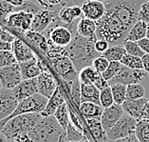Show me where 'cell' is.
I'll use <instances>...</instances> for the list:
<instances>
[{"label":"cell","instance_id":"1","mask_svg":"<svg viewBox=\"0 0 149 142\" xmlns=\"http://www.w3.org/2000/svg\"><path fill=\"white\" fill-rule=\"evenodd\" d=\"M97 39L96 35L92 37H83L77 32L73 35L70 44L66 47L68 56L74 63L78 72L85 67L92 66L94 59L101 56L95 49Z\"/></svg>","mask_w":149,"mask_h":142},{"label":"cell","instance_id":"2","mask_svg":"<svg viewBox=\"0 0 149 142\" xmlns=\"http://www.w3.org/2000/svg\"><path fill=\"white\" fill-rule=\"evenodd\" d=\"M128 32L125 25L110 11L107 10L104 15L97 21V38L107 40L110 46L123 45Z\"/></svg>","mask_w":149,"mask_h":142},{"label":"cell","instance_id":"3","mask_svg":"<svg viewBox=\"0 0 149 142\" xmlns=\"http://www.w3.org/2000/svg\"><path fill=\"white\" fill-rule=\"evenodd\" d=\"M145 1L147 0H107L104 5L130 30L140 20V11Z\"/></svg>","mask_w":149,"mask_h":142},{"label":"cell","instance_id":"4","mask_svg":"<svg viewBox=\"0 0 149 142\" xmlns=\"http://www.w3.org/2000/svg\"><path fill=\"white\" fill-rule=\"evenodd\" d=\"M64 132L54 115H42L37 124L30 130L34 142H59Z\"/></svg>","mask_w":149,"mask_h":142},{"label":"cell","instance_id":"5","mask_svg":"<svg viewBox=\"0 0 149 142\" xmlns=\"http://www.w3.org/2000/svg\"><path fill=\"white\" fill-rule=\"evenodd\" d=\"M41 117L42 115L36 114V112L17 115L6 122L0 129V132L8 138L9 141H13L14 137L19 134L31 130L37 124Z\"/></svg>","mask_w":149,"mask_h":142},{"label":"cell","instance_id":"6","mask_svg":"<svg viewBox=\"0 0 149 142\" xmlns=\"http://www.w3.org/2000/svg\"><path fill=\"white\" fill-rule=\"evenodd\" d=\"M49 98L42 96L41 93H36L33 96L26 98L22 101H20L18 104L17 108L15 109L12 115L8 116L7 118L0 120V129L2 128V126L5 124L6 122H8L9 120L15 117L17 115H25V114H31V112H36V114H42L47 107L48 104Z\"/></svg>","mask_w":149,"mask_h":142},{"label":"cell","instance_id":"7","mask_svg":"<svg viewBox=\"0 0 149 142\" xmlns=\"http://www.w3.org/2000/svg\"><path fill=\"white\" fill-rule=\"evenodd\" d=\"M137 123L138 119L127 114H125L110 130L107 131V136L109 140L115 141L136 134Z\"/></svg>","mask_w":149,"mask_h":142},{"label":"cell","instance_id":"8","mask_svg":"<svg viewBox=\"0 0 149 142\" xmlns=\"http://www.w3.org/2000/svg\"><path fill=\"white\" fill-rule=\"evenodd\" d=\"M43 34L48 38L49 43L61 47H68L73 39V34L66 25L52 23Z\"/></svg>","mask_w":149,"mask_h":142},{"label":"cell","instance_id":"9","mask_svg":"<svg viewBox=\"0 0 149 142\" xmlns=\"http://www.w3.org/2000/svg\"><path fill=\"white\" fill-rule=\"evenodd\" d=\"M148 77V72L144 70H135V69H130L123 65L121 71L119 72L117 75H115L113 78L108 80V85L114 84H125L130 85L139 83L143 80Z\"/></svg>","mask_w":149,"mask_h":142},{"label":"cell","instance_id":"10","mask_svg":"<svg viewBox=\"0 0 149 142\" xmlns=\"http://www.w3.org/2000/svg\"><path fill=\"white\" fill-rule=\"evenodd\" d=\"M50 61H52L54 70L66 82L79 79V72L68 56L54 58V59H50Z\"/></svg>","mask_w":149,"mask_h":142},{"label":"cell","instance_id":"11","mask_svg":"<svg viewBox=\"0 0 149 142\" xmlns=\"http://www.w3.org/2000/svg\"><path fill=\"white\" fill-rule=\"evenodd\" d=\"M0 80L5 89H13L23 80L19 62L0 69Z\"/></svg>","mask_w":149,"mask_h":142},{"label":"cell","instance_id":"12","mask_svg":"<svg viewBox=\"0 0 149 142\" xmlns=\"http://www.w3.org/2000/svg\"><path fill=\"white\" fill-rule=\"evenodd\" d=\"M57 10H49V9H42L38 13L34 14L33 20H32L31 26L30 30L38 32H44L49 26L52 23V21L55 19L58 15Z\"/></svg>","mask_w":149,"mask_h":142},{"label":"cell","instance_id":"13","mask_svg":"<svg viewBox=\"0 0 149 142\" xmlns=\"http://www.w3.org/2000/svg\"><path fill=\"white\" fill-rule=\"evenodd\" d=\"M19 100L14 96L13 90L2 88L0 90V120L10 116L15 111Z\"/></svg>","mask_w":149,"mask_h":142},{"label":"cell","instance_id":"14","mask_svg":"<svg viewBox=\"0 0 149 142\" xmlns=\"http://www.w3.org/2000/svg\"><path fill=\"white\" fill-rule=\"evenodd\" d=\"M83 17V12L81 6L75 3H63V5L58 11V18L61 25H70L74 21Z\"/></svg>","mask_w":149,"mask_h":142},{"label":"cell","instance_id":"15","mask_svg":"<svg viewBox=\"0 0 149 142\" xmlns=\"http://www.w3.org/2000/svg\"><path fill=\"white\" fill-rule=\"evenodd\" d=\"M81 8L83 16L94 21H99L107 12L104 2L100 0H86L81 5Z\"/></svg>","mask_w":149,"mask_h":142},{"label":"cell","instance_id":"16","mask_svg":"<svg viewBox=\"0 0 149 142\" xmlns=\"http://www.w3.org/2000/svg\"><path fill=\"white\" fill-rule=\"evenodd\" d=\"M125 114V112L123 111L122 105H118L116 103H114L110 107L104 109L101 117V122L103 124L104 129L107 132L108 130H110Z\"/></svg>","mask_w":149,"mask_h":142},{"label":"cell","instance_id":"17","mask_svg":"<svg viewBox=\"0 0 149 142\" xmlns=\"http://www.w3.org/2000/svg\"><path fill=\"white\" fill-rule=\"evenodd\" d=\"M19 64L23 79L36 78L43 71L48 70L46 64L40 59H37L36 57L25 61V62H21Z\"/></svg>","mask_w":149,"mask_h":142},{"label":"cell","instance_id":"18","mask_svg":"<svg viewBox=\"0 0 149 142\" xmlns=\"http://www.w3.org/2000/svg\"><path fill=\"white\" fill-rule=\"evenodd\" d=\"M37 87L38 93L46 96L47 98H49L55 92L58 86L55 79L49 71V69L46 71H43L37 76Z\"/></svg>","mask_w":149,"mask_h":142},{"label":"cell","instance_id":"19","mask_svg":"<svg viewBox=\"0 0 149 142\" xmlns=\"http://www.w3.org/2000/svg\"><path fill=\"white\" fill-rule=\"evenodd\" d=\"M18 100L22 101L26 98L33 96L34 93H38L37 87V77L31 79H23L15 88L12 89Z\"/></svg>","mask_w":149,"mask_h":142},{"label":"cell","instance_id":"20","mask_svg":"<svg viewBox=\"0 0 149 142\" xmlns=\"http://www.w3.org/2000/svg\"><path fill=\"white\" fill-rule=\"evenodd\" d=\"M147 101L148 99L145 97L140 99H126L122 106L125 114L133 116L136 119H141Z\"/></svg>","mask_w":149,"mask_h":142},{"label":"cell","instance_id":"21","mask_svg":"<svg viewBox=\"0 0 149 142\" xmlns=\"http://www.w3.org/2000/svg\"><path fill=\"white\" fill-rule=\"evenodd\" d=\"M13 53L15 56L17 62H25L35 57L32 50L27 45V43L20 37H16L13 43Z\"/></svg>","mask_w":149,"mask_h":142},{"label":"cell","instance_id":"22","mask_svg":"<svg viewBox=\"0 0 149 142\" xmlns=\"http://www.w3.org/2000/svg\"><path fill=\"white\" fill-rule=\"evenodd\" d=\"M80 112H82L84 118L86 119H98L101 120L104 109L93 102H82L80 105Z\"/></svg>","mask_w":149,"mask_h":142},{"label":"cell","instance_id":"23","mask_svg":"<svg viewBox=\"0 0 149 142\" xmlns=\"http://www.w3.org/2000/svg\"><path fill=\"white\" fill-rule=\"evenodd\" d=\"M25 36H26L27 38H29V40H30L38 50H40L45 54H48L49 49V40L43 32H38L29 30L25 32Z\"/></svg>","mask_w":149,"mask_h":142},{"label":"cell","instance_id":"24","mask_svg":"<svg viewBox=\"0 0 149 142\" xmlns=\"http://www.w3.org/2000/svg\"><path fill=\"white\" fill-rule=\"evenodd\" d=\"M86 124L89 128L90 133L96 142H108L109 138L107 136V131L104 129L101 120L98 119H86Z\"/></svg>","mask_w":149,"mask_h":142},{"label":"cell","instance_id":"25","mask_svg":"<svg viewBox=\"0 0 149 142\" xmlns=\"http://www.w3.org/2000/svg\"><path fill=\"white\" fill-rule=\"evenodd\" d=\"M63 103H65V98L62 94V92L59 87H57V89L55 90V92L53 93V94L49 98L48 100V104H47V107L44 110V112H42L43 116H50V115H54L55 112L58 108Z\"/></svg>","mask_w":149,"mask_h":142},{"label":"cell","instance_id":"26","mask_svg":"<svg viewBox=\"0 0 149 142\" xmlns=\"http://www.w3.org/2000/svg\"><path fill=\"white\" fill-rule=\"evenodd\" d=\"M97 21L86 17H81L77 25V32L83 37H92L96 35Z\"/></svg>","mask_w":149,"mask_h":142},{"label":"cell","instance_id":"27","mask_svg":"<svg viewBox=\"0 0 149 142\" xmlns=\"http://www.w3.org/2000/svg\"><path fill=\"white\" fill-rule=\"evenodd\" d=\"M82 102H93L98 105H101L100 94L101 91L94 84H82Z\"/></svg>","mask_w":149,"mask_h":142},{"label":"cell","instance_id":"28","mask_svg":"<svg viewBox=\"0 0 149 142\" xmlns=\"http://www.w3.org/2000/svg\"><path fill=\"white\" fill-rule=\"evenodd\" d=\"M147 29H148V24L140 19L136 24H134V26L129 30L128 34L126 35L125 40H131V41L138 42L139 40L146 37Z\"/></svg>","mask_w":149,"mask_h":142},{"label":"cell","instance_id":"29","mask_svg":"<svg viewBox=\"0 0 149 142\" xmlns=\"http://www.w3.org/2000/svg\"><path fill=\"white\" fill-rule=\"evenodd\" d=\"M54 117L56 118L58 123L61 125L64 131H66L68 124L70 122V108H68V104L65 102L61 105L56 110L55 114H54Z\"/></svg>","mask_w":149,"mask_h":142},{"label":"cell","instance_id":"30","mask_svg":"<svg viewBox=\"0 0 149 142\" xmlns=\"http://www.w3.org/2000/svg\"><path fill=\"white\" fill-rule=\"evenodd\" d=\"M86 138L84 134L80 130H78L76 127L72 124L71 122H70L67 130L63 133V134L61 136L60 139L67 140V141H72V142H78L81 141L83 139Z\"/></svg>","mask_w":149,"mask_h":142},{"label":"cell","instance_id":"31","mask_svg":"<svg viewBox=\"0 0 149 142\" xmlns=\"http://www.w3.org/2000/svg\"><path fill=\"white\" fill-rule=\"evenodd\" d=\"M126 53V50L123 45H114L110 46L104 53H102V56L107 57L109 61H121Z\"/></svg>","mask_w":149,"mask_h":142},{"label":"cell","instance_id":"32","mask_svg":"<svg viewBox=\"0 0 149 142\" xmlns=\"http://www.w3.org/2000/svg\"><path fill=\"white\" fill-rule=\"evenodd\" d=\"M98 74L93 66L85 67L79 72V80L82 84H93Z\"/></svg>","mask_w":149,"mask_h":142},{"label":"cell","instance_id":"33","mask_svg":"<svg viewBox=\"0 0 149 142\" xmlns=\"http://www.w3.org/2000/svg\"><path fill=\"white\" fill-rule=\"evenodd\" d=\"M136 136L141 142H149V120L138 119Z\"/></svg>","mask_w":149,"mask_h":142},{"label":"cell","instance_id":"34","mask_svg":"<svg viewBox=\"0 0 149 142\" xmlns=\"http://www.w3.org/2000/svg\"><path fill=\"white\" fill-rule=\"evenodd\" d=\"M145 96L144 87L140 83L127 85L126 88V99H140Z\"/></svg>","mask_w":149,"mask_h":142},{"label":"cell","instance_id":"35","mask_svg":"<svg viewBox=\"0 0 149 142\" xmlns=\"http://www.w3.org/2000/svg\"><path fill=\"white\" fill-rule=\"evenodd\" d=\"M111 91L113 94L114 102L118 105H123L126 100V88L127 85L125 84H114L111 85Z\"/></svg>","mask_w":149,"mask_h":142},{"label":"cell","instance_id":"36","mask_svg":"<svg viewBox=\"0 0 149 142\" xmlns=\"http://www.w3.org/2000/svg\"><path fill=\"white\" fill-rule=\"evenodd\" d=\"M123 65L128 67L130 69H135V70H143V64L141 57L132 56V54L126 53L125 54L121 61H120Z\"/></svg>","mask_w":149,"mask_h":142},{"label":"cell","instance_id":"37","mask_svg":"<svg viewBox=\"0 0 149 142\" xmlns=\"http://www.w3.org/2000/svg\"><path fill=\"white\" fill-rule=\"evenodd\" d=\"M68 87H70V94L75 104L77 105L78 107H80V105L82 104V90H81V82L80 80H74V81H70V82H67Z\"/></svg>","mask_w":149,"mask_h":142},{"label":"cell","instance_id":"38","mask_svg":"<svg viewBox=\"0 0 149 142\" xmlns=\"http://www.w3.org/2000/svg\"><path fill=\"white\" fill-rule=\"evenodd\" d=\"M14 12H16V6L5 0H0V23L5 25L8 16Z\"/></svg>","mask_w":149,"mask_h":142},{"label":"cell","instance_id":"39","mask_svg":"<svg viewBox=\"0 0 149 142\" xmlns=\"http://www.w3.org/2000/svg\"><path fill=\"white\" fill-rule=\"evenodd\" d=\"M100 101H101V106L104 109H107L108 107H110L115 103L110 86H108V87H107V88L101 90Z\"/></svg>","mask_w":149,"mask_h":142},{"label":"cell","instance_id":"40","mask_svg":"<svg viewBox=\"0 0 149 142\" xmlns=\"http://www.w3.org/2000/svg\"><path fill=\"white\" fill-rule=\"evenodd\" d=\"M123 47H125V49L126 50V53L129 54H132V56L143 57L145 54V53L141 50L140 45L138 44V42H136V41L125 40V42H123Z\"/></svg>","mask_w":149,"mask_h":142},{"label":"cell","instance_id":"41","mask_svg":"<svg viewBox=\"0 0 149 142\" xmlns=\"http://www.w3.org/2000/svg\"><path fill=\"white\" fill-rule=\"evenodd\" d=\"M123 67V65L120 62V61H110L109 66L107 67V69L105 70L103 74V76L108 81L109 79L113 78L115 75H117L119 74V72L122 70Z\"/></svg>","mask_w":149,"mask_h":142},{"label":"cell","instance_id":"42","mask_svg":"<svg viewBox=\"0 0 149 142\" xmlns=\"http://www.w3.org/2000/svg\"><path fill=\"white\" fill-rule=\"evenodd\" d=\"M49 49L47 56H48L49 59H54V58H59V57L68 56L66 47L58 46L53 44V43H49Z\"/></svg>","mask_w":149,"mask_h":142},{"label":"cell","instance_id":"43","mask_svg":"<svg viewBox=\"0 0 149 142\" xmlns=\"http://www.w3.org/2000/svg\"><path fill=\"white\" fill-rule=\"evenodd\" d=\"M16 62L17 60L13 51H0V69Z\"/></svg>","mask_w":149,"mask_h":142},{"label":"cell","instance_id":"44","mask_svg":"<svg viewBox=\"0 0 149 142\" xmlns=\"http://www.w3.org/2000/svg\"><path fill=\"white\" fill-rule=\"evenodd\" d=\"M42 9H44V8H43L40 4L30 1V0H26L22 6L16 7V12H18V11H22V12L31 13L35 14L36 13H38L39 11H41Z\"/></svg>","mask_w":149,"mask_h":142},{"label":"cell","instance_id":"45","mask_svg":"<svg viewBox=\"0 0 149 142\" xmlns=\"http://www.w3.org/2000/svg\"><path fill=\"white\" fill-rule=\"evenodd\" d=\"M109 63H110V61L108 60L107 57H104V56L101 54L100 56H98L94 59L92 66L98 72L103 74V72L107 69V67L109 66Z\"/></svg>","mask_w":149,"mask_h":142},{"label":"cell","instance_id":"46","mask_svg":"<svg viewBox=\"0 0 149 142\" xmlns=\"http://www.w3.org/2000/svg\"><path fill=\"white\" fill-rule=\"evenodd\" d=\"M17 36L13 34L9 29H6L5 27H1L0 29V39L3 40L5 42H8V43H13L14 40L16 39Z\"/></svg>","mask_w":149,"mask_h":142},{"label":"cell","instance_id":"47","mask_svg":"<svg viewBox=\"0 0 149 142\" xmlns=\"http://www.w3.org/2000/svg\"><path fill=\"white\" fill-rule=\"evenodd\" d=\"M140 19L149 24V0L145 1L140 11Z\"/></svg>","mask_w":149,"mask_h":142},{"label":"cell","instance_id":"48","mask_svg":"<svg viewBox=\"0 0 149 142\" xmlns=\"http://www.w3.org/2000/svg\"><path fill=\"white\" fill-rule=\"evenodd\" d=\"M110 47L109 43H108L107 40L104 39H99L98 38L95 42V49L98 53H100L101 54L104 53L108 48Z\"/></svg>","mask_w":149,"mask_h":142},{"label":"cell","instance_id":"49","mask_svg":"<svg viewBox=\"0 0 149 142\" xmlns=\"http://www.w3.org/2000/svg\"><path fill=\"white\" fill-rule=\"evenodd\" d=\"M94 85H95L98 89H99L100 91L101 90H103V89H104V88H107V87H108L109 85H108V81L107 79H105L104 76H103V75L102 74H98L97 75V77H96V79H95V81H94V83H93Z\"/></svg>","mask_w":149,"mask_h":142},{"label":"cell","instance_id":"50","mask_svg":"<svg viewBox=\"0 0 149 142\" xmlns=\"http://www.w3.org/2000/svg\"><path fill=\"white\" fill-rule=\"evenodd\" d=\"M13 142H34V140L31 136L30 131H28V132L19 134L17 136L14 137Z\"/></svg>","mask_w":149,"mask_h":142},{"label":"cell","instance_id":"51","mask_svg":"<svg viewBox=\"0 0 149 142\" xmlns=\"http://www.w3.org/2000/svg\"><path fill=\"white\" fill-rule=\"evenodd\" d=\"M70 122L73 124L76 128L78 130H80L81 132H83V126L81 125V123H80L78 117L76 116L75 114H73V112H71V110H70Z\"/></svg>","mask_w":149,"mask_h":142},{"label":"cell","instance_id":"52","mask_svg":"<svg viewBox=\"0 0 149 142\" xmlns=\"http://www.w3.org/2000/svg\"><path fill=\"white\" fill-rule=\"evenodd\" d=\"M138 44L140 45L141 50L143 51L145 53H149V38L144 37L138 41Z\"/></svg>","mask_w":149,"mask_h":142},{"label":"cell","instance_id":"53","mask_svg":"<svg viewBox=\"0 0 149 142\" xmlns=\"http://www.w3.org/2000/svg\"><path fill=\"white\" fill-rule=\"evenodd\" d=\"M113 142H141L139 140V138L137 137L136 134H133L131 136H127L125 138H122V139H118V140H115Z\"/></svg>","mask_w":149,"mask_h":142},{"label":"cell","instance_id":"54","mask_svg":"<svg viewBox=\"0 0 149 142\" xmlns=\"http://www.w3.org/2000/svg\"><path fill=\"white\" fill-rule=\"evenodd\" d=\"M12 50H13L12 43L5 42L0 39V51H12Z\"/></svg>","mask_w":149,"mask_h":142},{"label":"cell","instance_id":"55","mask_svg":"<svg viewBox=\"0 0 149 142\" xmlns=\"http://www.w3.org/2000/svg\"><path fill=\"white\" fill-rule=\"evenodd\" d=\"M141 60H143V70L149 74V53H145L141 57Z\"/></svg>","mask_w":149,"mask_h":142},{"label":"cell","instance_id":"56","mask_svg":"<svg viewBox=\"0 0 149 142\" xmlns=\"http://www.w3.org/2000/svg\"><path fill=\"white\" fill-rule=\"evenodd\" d=\"M47 2L53 8H58V7H60V5L63 4V0H47Z\"/></svg>","mask_w":149,"mask_h":142},{"label":"cell","instance_id":"57","mask_svg":"<svg viewBox=\"0 0 149 142\" xmlns=\"http://www.w3.org/2000/svg\"><path fill=\"white\" fill-rule=\"evenodd\" d=\"M141 119H147V120H149V99L147 101L146 105H145V108H144V110H143V115H141Z\"/></svg>","mask_w":149,"mask_h":142},{"label":"cell","instance_id":"58","mask_svg":"<svg viewBox=\"0 0 149 142\" xmlns=\"http://www.w3.org/2000/svg\"><path fill=\"white\" fill-rule=\"evenodd\" d=\"M5 1L9 2L10 4H13L16 7H19V6H22L26 0H5Z\"/></svg>","mask_w":149,"mask_h":142},{"label":"cell","instance_id":"59","mask_svg":"<svg viewBox=\"0 0 149 142\" xmlns=\"http://www.w3.org/2000/svg\"><path fill=\"white\" fill-rule=\"evenodd\" d=\"M85 1H86V0H73V2L75 3V4H77V5H79V6H81ZM100 1L104 2V1H107V0H100Z\"/></svg>","mask_w":149,"mask_h":142},{"label":"cell","instance_id":"60","mask_svg":"<svg viewBox=\"0 0 149 142\" xmlns=\"http://www.w3.org/2000/svg\"><path fill=\"white\" fill-rule=\"evenodd\" d=\"M0 142H9L8 138H7L1 132H0Z\"/></svg>","mask_w":149,"mask_h":142},{"label":"cell","instance_id":"61","mask_svg":"<svg viewBox=\"0 0 149 142\" xmlns=\"http://www.w3.org/2000/svg\"><path fill=\"white\" fill-rule=\"evenodd\" d=\"M59 142H72V141H67V140L60 139V140H59ZM78 142H85V141H84V139H83V140H81V141H78Z\"/></svg>","mask_w":149,"mask_h":142},{"label":"cell","instance_id":"62","mask_svg":"<svg viewBox=\"0 0 149 142\" xmlns=\"http://www.w3.org/2000/svg\"><path fill=\"white\" fill-rule=\"evenodd\" d=\"M146 37L149 38V24H148V29H147V34H146Z\"/></svg>","mask_w":149,"mask_h":142},{"label":"cell","instance_id":"63","mask_svg":"<svg viewBox=\"0 0 149 142\" xmlns=\"http://www.w3.org/2000/svg\"><path fill=\"white\" fill-rule=\"evenodd\" d=\"M3 88V87H2V84H1V80H0V90H1Z\"/></svg>","mask_w":149,"mask_h":142},{"label":"cell","instance_id":"64","mask_svg":"<svg viewBox=\"0 0 149 142\" xmlns=\"http://www.w3.org/2000/svg\"><path fill=\"white\" fill-rule=\"evenodd\" d=\"M0 29H1V26H0Z\"/></svg>","mask_w":149,"mask_h":142}]
</instances>
